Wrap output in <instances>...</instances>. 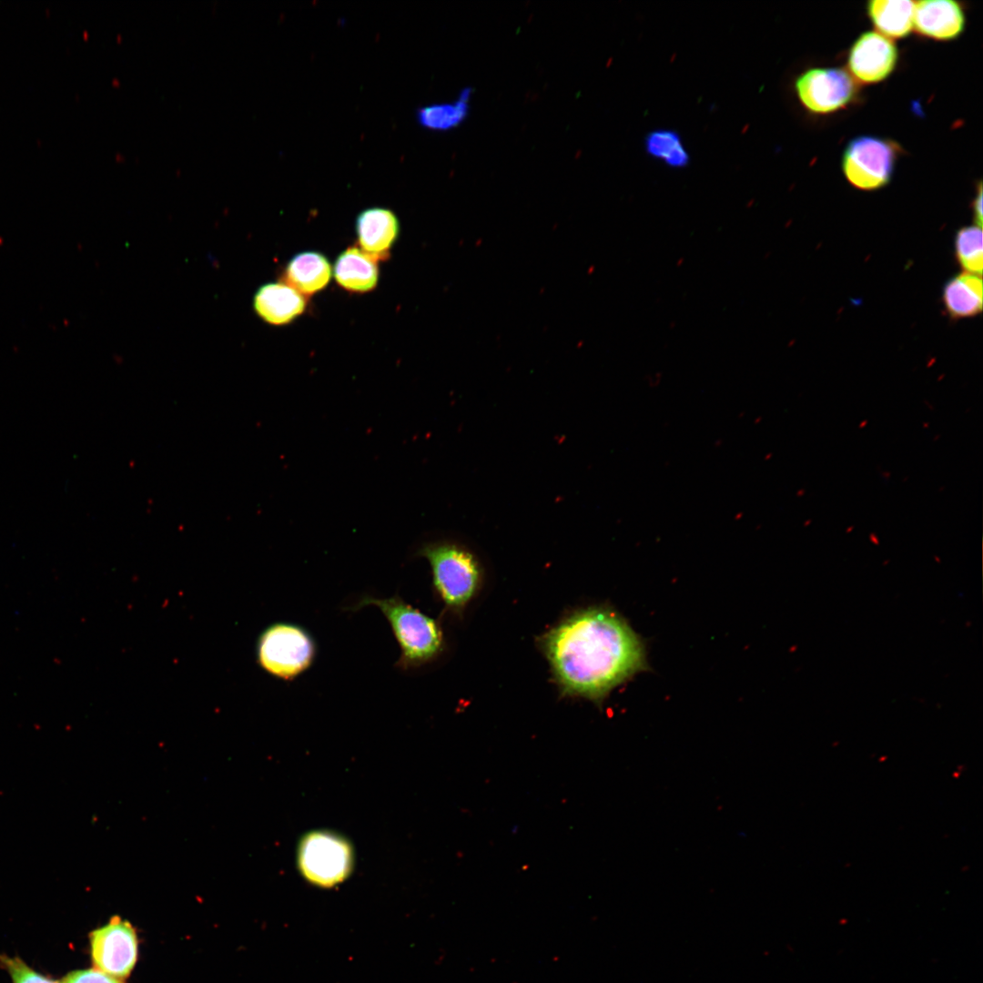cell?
<instances>
[{
  "label": "cell",
  "instance_id": "2",
  "mask_svg": "<svg viewBox=\"0 0 983 983\" xmlns=\"http://www.w3.org/2000/svg\"><path fill=\"white\" fill-rule=\"evenodd\" d=\"M367 605L378 607L390 625L400 649L395 666L401 670L415 668L441 652L443 636L438 623L399 595L383 599L365 595L348 609L357 611Z\"/></svg>",
  "mask_w": 983,
  "mask_h": 983
},
{
  "label": "cell",
  "instance_id": "14",
  "mask_svg": "<svg viewBox=\"0 0 983 983\" xmlns=\"http://www.w3.org/2000/svg\"><path fill=\"white\" fill-rule=\"evenodd\" d=\"M331 267L320 253L305 251L293 257L284 271L289 286L300 294L311 295L323 289L329 282Z\"/></svg>",
  "mask_w": 983,
  "mask_h": 983
},
{
  "label": "cell",
  "instance_id": "5",
  "mask_svg": "<svg viewBox=\"0 0 983 983\" xmlns=\"http://www.w3.org/2000/svg\"><path fill=\"white\" fill-rule=\"evenodd\" d=\"M298 865L308 881L331 887L349 877L353 851L348 840L333 832L311 831L299 842Z\"/></svg>",
  "mask_w": 983,
  "mask_h": 983
},
{
  "label": "cell",
  "instance_id": "7",
  "mask_svg": "<svg viewBox=\"0 0 983 983\" xmlns=\"http://www.w3.org/2000/svg\"><path fill=\"white\" fill-rule=\"evenodd\" d=\"M796 93L810 112L828 114L846 106L857 88L854 78L837 67H814L802 73L795 83Z\"/></svg>",
  "mask_w": 983,
  "mask_h": 983
},
{
  "label": "cell",
  "instance_id": "19",
  "mask_svg": "<svg viewBox=\"0 0 983 983\" xmlns=\"http://www.w3.org/2000/svg\"><path fill=\"white\" fill-rule=\"evenodd\" d=\"M955 253L963 269L981 277L982 274V231L977 226L960 228L955 237Z\"/></svg>",
  "mask_w": 983,
  "mask_h": 983
},
{
  "label": "cell",
  "instance_id": "8",
  "mask_svg": "<svg viewBox=\"0 0 983 983\" xmlns=\"http://www.w3.org/2000/svg\"><path fill=\"white\" fill-rule=\"evenodd\" d=\"M96 968L117 978L127 977L137 958V938L133 927L118 917L90 935Z\"/></svg>",
  "mask_w": 983,
  "mask_h": 983
},
{
  "label": "cell",
  "instance_id": "20",
  "mask_svg": "<svg viewBox=\"0 0 983 983\" xmlns=\"http://www.w3.org/2000/svg\"><path fill=\"white\" fill-rule=\"evenodd\" d=\"M0 961L9 972L13 983H57L35 972L18 958L0 956Z\"/></svg>",
  "mask_w": 983,
  "mask_h": 983
},
{
  "label": "cell",
  "instance_id": "21",
  "mask_svg": "<svg viewBox=\"0 0 983 983\" xmlns=\"http://www.w3.org/2000/svg\"><path fill=\"white\" fill-rule=\"evenodd\" d=\"M62 983H122L119 978L97 968L76 970L67 974Z\"/></svg>",
  "mask_w": 983,
  "mask_h": 983
},
{
  "label": "cell",
  "instance_id": "11",
  "mask_svg": "<svg viewBox=\"0 0 983 983\" xmlns=\"http://www.w3.org/2000/svg\"><path fill=\"white\" fill-rule=\"evenodd\" d=\"M356 229L360 248L379 259H386L400 232L395 214L384 208H370L357 218Z\"/></svg>",
  "mask_w": 983,
  "mask_h": 983
},
{
  "label": "cell",
  "instance_id": "22",
  "mask_svg": "<svg viewBox=\"0 0 983 983\" xmlns=\"http://www.w3.org/2000/svg\"><path fill=\"white\" fill-rule=\"evenodd\" d=\"M974 221L976 226H982V187L978 184V194L973 202Z\"/></svg>",
  "mask_w": 983,
  "mask_h": 983
},
{
  "label": "cell",
  "instance_id": "6",
  "mask_svg": "<svg viewBox=\"0 0 983 983\" xmlns=\"http://www.w3.org/2000/svg\"><path fill=\"white\" fill-rule=\"evenodd\" d=\"M901 149L887 138L864 135L851 139L842 156V169L856 188L875 190L887 185Z\"/></svg>",
  "mask_w": 983,
  "mask_h": 983
},
{
  "label": "cell",
  "instance_id": "18",
  "mask_svg": "<svg viewBox=\"0 0 983 983\" xmlns=\"http://www.w3.org/2000/svg\"><path fill=\"white\" fill-rule=\"evenodd\" d=\"M644 146L651 157L671 167H684L690 161L680 136L674 130L656 129L648 133Z\"/></svg>",
  "mask_w": 983,
  "mask_h": 983
},
{
  "label": "cell",
  "instance_id": "3",
  "mask_svg": "<svg viewBox=\"0 0 983 983\" xmlns=\"http://www.w3.org/2000/svg\"><path fill=\"white\" fill-rule=\"evenodd\" d=\"M417 554L428 560L434 590L447 607L458 610L473 596L481 571L475 556L465 547L447 541L431 542Z\"/></svg>",
  "mask_w": 983,
  "mask_h": 983
},
{
  "label": "cell",
  "instance_id": "10",
  "mask_svg": "<svg viewBox=\"0 0 983 983\" xmlns=\"http://www.w3.org/2000/svg\"><path fill=\"white\" fill-rule=\"evenodd\" d=\"M965 24L963 8L956 1L924 0L915 4L913 27L924 36L953 40L962 34Z\"/></svg>",
  "mask_w": 983,
  "mask_h": 983
},
{
  "label": "cell",
  "instance_id": "9",
  "mask_svg": "<svg viewBox=\"0 0 983 983\" xmlns=\"http://www.w3.org/2000/svg\"><path fill=\"white\" fill-rule=\"evenodd\" d=\"M898 59L893 41L874 31L865 32L853 43L847 56L853 76L866 84L887 78Z\"/></svg>",
  "mask_w": 983,
  "mask_h": 983
},
{
  "label": "cell",
  "instance_id": "16",
  "mask_svg": "<svg viewBox=\"0 0 983 983\" xmlns=\"http://www.w3.org/2000/svg\"><path fill=\"white\" fill-rule=\"evenodd\" d=\"M915 4L910 0H871L866 11L877 33L889 39L902 38L913 28Z\"/></svg>",
  "mask_w": 983,
  "mask_h": 983
},
{
  "label": "cell",
  "instance_id": "12",
  "mask_svg": "<svg viewBox=\"0 0 983 983\" xmlns=\"http://www.w3.org/2000/svg\"><path fill=\"white\" fill-rule=\"evenodd\" d=\"M253 306L264 321L283 325L304 311L306 300L302 294L286 283H268L257 290Z\"/></svg>",
  "mask_w": 983,
  "mask_h": 983
},
{
  "label": "cell",
  "instance_id": "15",
  "mask_svg": "<svg viewBox=\"0 0 983 983\" xmlns=\"http://www.w3.org/2000/svg\"><path fill=\"white\" fill-rule=\"evenodd\" d=\"M942 299L947 313L952 319L979 314L982 311L981 277L965 272L952 278L943 289Z\"/></svg>",
  "mask_w": 983,
  "mask_h": 983
},
{
  "label": "cell",
  "instance_id": "13",
  "mask_svg": "<svg viewBox=\"0 0 983 983\" xmlns=\"http://www.w3.org/2000/svg\"><path fill=\"white\" fill-rule=\"evenodd\" d=\"M334 277L337 283L349 291H370L378 282L377 260L360 248L349 247L335 261Z\"/></svg>",
  "mask_w": 983,
  "mask_h": 983
},
{
  "label": "cell",
  "instance_id": "1",
  "mask_svg": "<svg viewBox=\"0 0 983 983\" xmlns=\"http://www.w3.org/2000/svg\"><path fill=\"white\" fill-rule=\"evenodd\" d=\"M543 647L562 691L595 703L647 668L639 636L603 608L569 617L545 635Z\"/></svg>",
  "mask_w": 983,
  "mask_h": 983
},
{
  "label": "cell",
  "instance_id": "4",
  "mask_svg": "<svg viewBox=\"0 0 983 983\" xmlns=\"http://www.w3.org/2000/svg\"><path fill=\"white\" fill-rule=\"evenodd\" d=\"M317 653L312 635L290 623H276L260 634L257 645L261 668L277 678L291 681L307 671Z\"/></svg>",
  "mask_w": 983,
  "mask_h": 983
},
{
  "label": "cell",
  "instance_id": "17",
  "mask_svg": "<svg viewBox=\"0 0 983 983\" xmlns=\"http://www.w3.org/2000/svg\"><path fill=\"white\" fill-rule=\"evenodd\" d=\"M471 93V87H465L454 102L432 104L419 108L416 112L418 123L422 127L434 131H447L457 127L468 116Z\"/></svg>",
  "mask_w": 983,
  "mask_h": 983
}]
</instances>
